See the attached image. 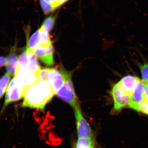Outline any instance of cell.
I'll use <instances>...</instances> for the list:
<instances>
[{"instance_id": "cell-3", "label": "cell", "mask_w": 148, "mask_h": 148, "mask_svg": "<svg viewBox=\"0 0 148 148\" xmlns=\"http://www.w3.org/2000/svg\"><path fill=\"white\" fill-rule=\"evenodd\" d=\"M25 90L17 81L16 77H14L6 91L4 103L0 112V117L10 104L19 101L24 97Z\"/></svg>"}, {"instance_id": "cell-15", "label": "cell", "mask_w": 148, "mask_h": 148, "mask_svg": "<svg viewBox=\"0 0 148 148\" xmlns=\"http://www.w3.org/2000/svg\"><path fill=\"white\" fill-rule=\"evenodd\" d=\"M95 139L78 138L74 148H95Z\"/></svg>"}, {"instance_id": "cell-6", "label": "cell", "mask_w": 148, "mask_h": 148, "mask_svg": "<svg viewBox=\"0 0 148 148\" xmlns=\"http://www.w3.org/2000/svg\"><path fill=\"white\" fill-rule=\"evenodd\" d=\"M67 71L63 68L50 69L48 83L50 84L54 93H56L64 85Z\"/></svg>"}, {"instance_id": "cell-24", "label": "cell", "mask_w": 148, "mask_h": 148, "mask_svg": "<svg viewBox=\"0 0 148 148\" xmlns=\"http://www.w3.org/2000/svg\"><path fill=\"white\" fill-rule=\"evenodd\" d=\"M144 82L145 83V101L148 102V83L145 82L144 81Z\"/></svg>"}, {"instance_id": "cell-14", "label": "cell", "mask_w": 148, "mask_h": 148, "mask_svg": "<svg viewBox=\"0 0 148 148\" xmlns=\"http://www.w3.org/2000/svg\"><path fill=\"white\" fill-rule=\"evenodd\" d=\"M29 61V51L27 48L24 51L18 59V65L16 72L24 71H25Z\"/></svg>"}, {"instance_id": "cell-17", "label": "cell", "mask_w": 148, "mask_h": 148, "mask_svg": "<svg viewBox=\"0 0 148 148\" xmlns=\"http://www.w3.org/2000/svg\"><path fill=\"white\" fill-rule=\"evenodd\" d=\"M11 76L6 73L0 78V99L5 93L10 82Z\"/></svg>"}, {"instance_id": "cell-9", "label": "cell", "mask_w": 148, "mask_h": 148, "mask_svg": "<svg viewBox=\"0 0 148 148\" xmlns=\"http://www.w3.org/2000/svg\"><path fill=\"white\" fill-rule=\"evenodd\" d=\"M14 77L21 86L25 89L38 81V75L24 71L17 72Z\"/></svg>"}, {"instance_id": "cell-25", "label": "cell", "mask_w": 148, "mask_h": 148, "mask_svg": "<svg viewBox=\"0 0 148 148\" xmlns=\"http://www.w3.org/2000/svg\"><path fill=\"white\" fill-rule=\"evenodd\" d=\"M147 82V83H148V82Z\"/></svg>"}, {"instance_id": "cell-2", "label": "cell", "mask_w": 148, "mask_h": 148, "mask_svg": "<svg viewBox=\"0 0 148 148\" xmlns=\"http://www.w3.org/2000/svg\"><path fill=\"white\" fill-rule=\"evenodd\" d=\"M56 96L68 103L74 109L80 106L79 102L75 93L71 73L67 71L64 85L56 93Z\"/></svg>"}, {"instance_id": "cell-11", "label": "cell", "mask_w": 148, "mask_h": 148, "mask_svg": "<svg viewBox=\"0 0 148 148\" xmlns=\"http://www.w3.org/2000/svg\"><path fill=\"white\" fill-rule=\"evenodd\" d=\"M139 78L132 75L125 76L119 82L123 89L131 97Z\"/></svg>"}, {"instance_id": "cell-12", "label": "cell", "mask_w": 148, "mask_h": 148, "mask_svg": "<svg viewBox=\"0 0 148 148\" xmlns=\"http://www.w3.org/2000/svg\"><path fill=\"white\" fill-rule=\"evenodd\" d=\"M18 62V58L16 52L14 50H12L7 57V62L5 66L6 67V73H8L11 76L15 75Z\"/></svg>"}, {"instance_id": "cell-4", "label": "cell", "mask_w": 148, "mask_h": 148, "mask_svg": "<svg viewBox=\"0 0 148 148\" xmlns=\"http://www.w3.org/2000/svg\"><path fill=\"white\" fill-rule=\"evenodd\" d=\"M114 106L113 112H118L129 105L130 95L127 93L119 82L114 84L112 89Z\"/></svg>"}, {"instance_id": "cell-13", "label": "cell", "mask_w": 148, "mask_h": 148, "mask_svg": "<svg viewBox=\"0 0 148 148\" xmlns=\"http://www.w3.org/2000/svg\"><path fill=\"white\" fill-rule=\"evenodd\" d=\"M28 51L29 55V63L25 71L37 74L41 69L39 63L33 51L28 50Z\"/></svg>"}, {"instance_id": "cell-23", "label": "cell", "mask_w": 148, "mask_h": 148, "mask_svg": "<svg viewBox=\"0 0 148 148\" xmlns=\"http://www.w3.org/2000/svg\"><path fill=\"white\" fill-rule=\"evenodd\" d=\"M7 62V57L0 56V68L6 66Z\"/></svg>"}, {"instance_id": "cell-18", "label": "cell", "mask_w": 148, "mask_h": 148, "mask_svg": "<svg viewBox=\"0 0 148 148\" xmlns=\"http://www.w3.org/2000/svg\"><path fill=\"white\" fill-rule=\"evenodd\" d=\"M39 30L40 32V45H47L51 43L49 33L41 26L39 29Z\"/></svg>"}, {"instance_id": "cell-16", "label": "cell", "mask_w": 148, "mask_h": 148, "mask_svg": "<svg viewBox=\"0 0 148 148\" xmlns=\"http://www.w3.org/2000/svg\"><path fill=\"white\" fill-rule=\"evenodd\" d=\"M40 45V32L39 29L31 36L27 42V48L28 50L33 51L35 47Z\"/></svg>"}, {"instance_id": "cell-8", "label": "cell", "mask_w": 148, "mask_h": 148, "mask_svg": "<svg viewBox=\"0 0 148 148\" xmlns=\"http://www.w3.org/2000/svg\"><path fill=\"white\" fill-rule=\"evenodd\" d=\"M145 100V83L139 79L130 97L128 106L130 108L136 110L138 106Z\"/></svg>"}, {"instance_id": "cell-19", "label": "cell", "mask_w": 148, "mask_h": 148, "mask_svg": "<svg viewBox=\"0 0 148 148\" xmlns=\"http://www.w3.org/2000/svg\"><path fill=\"white\" fill-rule=\"evenodd\" d=\"M56 18V16H51L47 17L43 22L41 27L45 29L46 31L50 33L55 24Z\"/></svg>"}, {"instance_id": "cell-22", "label": "cell", "mask_w": 148, "mask_h": 148, "mask_svg": "<svg viewBox=\"0 0 148 148\" xmlns=\"http://www.w3.org/2000/svg\"><path fill=\"white\" fill-rule=\"evenodd\" d=\"M140 112L148 114V102L145 101L138 106L136 110Z\"/></svg>"}, {"instance_id": "cell-1", "label": "cell", "mask_w": 148, "mask_h": 148, "mask_svg": "<svg viewBox=\"0 0 148 148\" xmlns=\"http://www.w3.org/2000/svg\"><path fill=\"white\" fill-rule=\"evenodd\" d=\"M54 94L48 83L38 81L26 88L21 107L43 110Z\"/></svg>"}, {"instance_id": "cell-5", "label": "cell", "mask_w": 148, "mask_h": 148, "mask_svg": "<svg viewBox=\"0 0 148 148\" xmlns=\"http://www.w3.org/2000/svg\"><path fill=\"white\" fill-rule=\"evenodd\" d=\"M74 109L78 138L95 139L92 128L83 115L80 106Z\"/></svg>"}, {"instance_id": "cell-7", "label": "cell", "mask_w": 148, "mask_h": 148, "mask_svg": "<svg viewBox=\"0 0 148 148\" xmlns=\"http://www.w3.org/2000/svg\"><path fill=\"white\" fill-rule=\"evenodd\" d=\"M53 51L52 43L38 46L33 51L37 58L48 66H52L54 64Z\"/></svg>"}, {"instance_id": "cell-21", "label": "cell", "mask_w": 148, "mask_h": 148, "mask_svg": "<svg viewBox=\"0 0 148 148\" xmlns=\"http://www.w3.org/2000/svg\"><path fill=\"white\" fill-rule=\"evenodd\" d=\"M143 81L148 82V64H145L140 66Z\"/></svg>"}, {"instance_id": "cell-10", "label": "cell", "mask_w": 148, "mask_h": 148, "mask_svg": "<svg viewBox=\"0 0 148 148\" xmlns=\"http://www.w3.org/2000/svg\"><path fill=\"white\" fill-rule=\"evenodd\" d=\"M69 0H40V4L45 15L51 13Z\"/></svg>"}, {"instance_id": "cell-20", "label": "cell", "mask_w": 148, "mask_h": 148, "mask_svg": "<svg viewBox=\"0 0 148 148\" xmlns=\"http://www.w3.org/2000/svg\"><path fill=\"white\" fill-rule=\"evenodd\" d=\"M49 71H50V69H48V68L41 69L37 73L38 81L48 83V78Z\"/></svg>"}]
</instances>
